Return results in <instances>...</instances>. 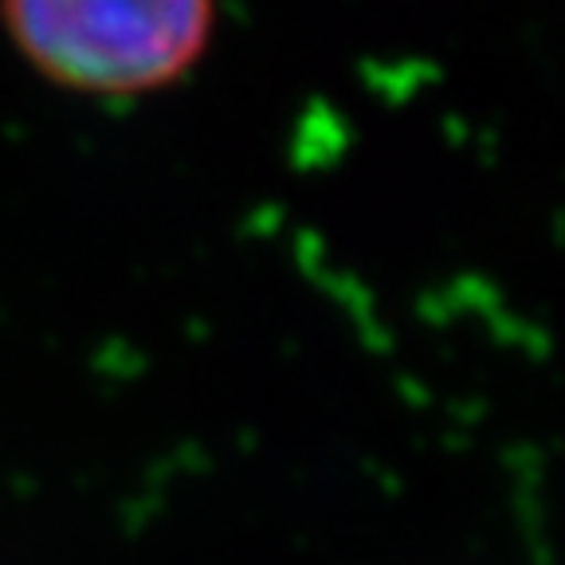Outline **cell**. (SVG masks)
Masks as SVG:
<instances>
[{
  "mask_svg": "<svg viewBox=\"0 0 565 565\" xmlns=\"http://www.w3.org/2000/svg\"><path fill=\"white\" fill-rule=\"evenodd\" d=\"M0 24L55 87L138 98L196 67L216 28V0H0Z\"/></svg>",
  "mask_w": 565,
  "mask_h": 565,
  "instance_id": "1",
  "label": "cell"
}]
</instances>
